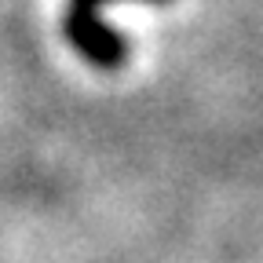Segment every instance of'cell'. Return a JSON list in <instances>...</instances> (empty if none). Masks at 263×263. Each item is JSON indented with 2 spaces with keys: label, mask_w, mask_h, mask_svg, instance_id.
<instances>
[{
  "label": "cell",
  "mask_w": 263,
  "mask_h": 263,
  "mask_svg": "<svg viewBox=\"0 0 263 263\" xmlns=\"http://www.w3.org/2000/svg\"><path fill=\"white\" fill-rule=\"evenodd\" d=\"M99 4L106 0H70L66 4V37L73 48L99 70H117L128 59V41L114 33L103 18H99ZM146 4H164V0H146Z\"/></svg>",
  "instance_id": "1"
}]
</instances>
